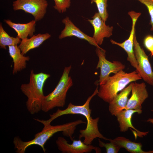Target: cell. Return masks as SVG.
Returning a JSON list of instances; mask_svg holds the SVG:
<instances>
[{
  "label": "cell",
  "mask_w": 153,
  "mask_h": 153,
  "mask_svg": "<svg viewBox=\"0 0 153 153\" xmlns=\"http://www.w3.org/2000/svg\"><path fill=\"white\" fill-rule=\"evenodd\" d=\"M98 92L97 85L93 94L88 97L84 104L80 105H75L70 103L65 109L62 110L58 109L56 112L50 114V118L47 120H43V123L45 124H50L54 120L64 115H82L86 118L87 124L85 129H81L79 131V139L84 138V139L83 142L88 145L91 144L94 140L97 138L108 141L109 139L104 136L99 130L98 124L99 117L94 119L91 116L92 109L89 107L90 102L93 97L97 94Z\"/></svg>",
  "instance_id": "1"
},
{
  "label": "cell",
  "mask_w": 153,
  "mask_h": 153,
  "mask_svg": "<svg viewBox=\"0 0 153 153\" xmlns=\"http://www.w3.org/2000/svg\"><path fill=\"white\" fill-rule=\"evenodd\" d=\"M82 124H86V122L79 119L61 125L52 126L50 124L44 125L42 130L35 134L32 140L28 141H23L19 137H15L14 139L13 143L16 152L18 153H24L28 147L36 145L40 146L45 152L46 150L44 147L45 144L54 134L62 131L64 136L70 137L72 141L73 139L72 136L76 127Z\"/></svg>",
  "instance_id": "2"
},
{
  "label": "cell",
  "mask_w": 153,
  "mask_h": 153,
  "mask_svg": "<svg viewBox=\"0 0 153 153\" xmlns=\"http://www.w3.org/2000/svg\"><path fill=\"white\" fill-rule=\"evenodd\" d=\"M50 75L42 72L34 73L33 70L30 71L29 82L22 84L20 89L27 97L26 107L31 114L37 113L42 110V105L44 95L43 88L45 82Z\"/></svg>",
  "instance_id": "3"
},
{
  "label": "cell",
  "mask_w": 153,
  "mask_h": 153,
  "mask_svg": "<svg viewBox=\"0 0 153 153\" xmlns=\"http://www.w3.org/2000/svg\"><path fill=\"white\" fill-rule=\"evenodd\" d=\"M141 79L136 70L129 73L121 70L110 76L105 84L100 85L97 95L105 102L109 103L128 84Z\"/></svg>",
  "instance_id": "4"
},
{
  "label": "cell",
  "mask_w": 153,
  "mask_h": 153,
  "mask_svg": "<svg viewBox=\"0 0 153 153\" xmlns=\"http://www.w3.org/2000/svg\"><path fill=\"white\" fill-rule=\"evenodd\" d=\"M70 65L65 67L56 87L51 93L45 96L42 103V110L47 112L56 107H63L65 105L67 92L73 85L69 73Z\"/></svg>",
  "instance_id": "5"
},
{
  "label": "cell",
  "mask_w": 153,
  "mask_h": 153,
  "mask_svg": "<svg viewBox=\"0 0 153 153\" xmlns=\"http://www.w3.org/2000/svg\"><path fill=\"white\" fill-rule=\"evenodd\" d=\"M95 52L99 58L96 68H99L100 70L98 81L99 85L106 82L111 73L115 74L125 68V65L119 61H113L111 62L107 60L106 58V51L102 48L96 47Z\"/></svg>",
  "instance_id": "6"
},
{
  "label": "cell",
  "mask_w": 153,
  "mask_h": 153,
  "mask_svg": "<svg viewBox=\"0 0 153 153\" xmlns=\"http://www.w3.org/2000/svg\"><path fill=\"white\" fill-rule=\"evenodd\" d=\"M134 51L138 64V69L136 70L145 82L153 86V70L148 57L138 41L135 34L134 38Z\"/></svg>",
  "instance_id": "7"
},
{
  "label": "cell",
  "mask_w": 153,
  "mask_h": 153,
  "mask_svg": "<svg viewBox=\"0 0 153 153\" xmlns=\"http://www.w3.org/2000/svg\"><path fill=\"white\" fill-rule=\"evenodd\" d=\"M48 5L46 0H16L12 3L14 10H22L29 13L33 16L36 22L43 18Z\"/></svg>",
  "instance_id": "8"
},
{
  "label": "cell",
  "mask_w": 153,
  "mask_h": 153,
  "mask_svg": "<svg viewBox=\"0 0 153 153\" xmlns=\"http://www.w3.org/2000/svg\"><path fill=\"white\" fill-rule=\"evenodd\" d=\"M132 20V26L129 36L128 38L122 43L117 42L112 39L110 41L113 44L117 45L122 48L128 55L127 60L131 65L136 69H138V64L135 58L134 51V38L135 34V26L137 21L141 16V13L131 10L128 13Z\"/></svg>",
  "instance_id": "9"
},
{
  "label": "cell",
  "mask_w": 153,
  "mask_h": 153,
  "mask_svg": "<svg viewBox=\"0 0 153 153\" xmlns=\"http://www.w3.org/2000/svg\"><path fill=\"white\" fill-rule=\"evenodd\" d=\"M72 144L68 143L64 137H59L56 143L59 150L63 153H87L94 150L96 153L101 152L100 148L91 144L88 145L82 142L81 139H73Z\"/></svg>",
  "instance_id": "10"
},
{
  "label": "cell",
  "mask_w": 153,
  "mask_h": 153,
  "mask_svg": "<svg viewBox=\"0 0 153 153\" xmlns=\"http://www.w3.org/2000/svg\"><path fill=\"white\" fill-rule=\"evenodd\" d=\"M92 18V19H88L87 21L94 28L92 37L98 45H101L105 38H109L112 35L113 27L107 25L98 12L95 13Z\"/></svg>",
  "instance_id": "11"
},
{
  "label": "cell",
  "mask_w": 153,
  "mask_h": 153,
  "mask_svg": "<svg viewBox=\"0 0 153 153\" xmlns=\"http://www.w3.org/2000/svg\"><path fill=\"white\" fill-rule=\"evenodd\" d=\"M131 92L126 109L142 110V105L148 96L145 84L133 82Z\"/></svg>",
  "instance_id": "12"
},
{
  "label": "cell",
  "mask_w": 153,
  "mask_h": 153,
  "mask_svg": "<svg viewBox=\"0 0 153 153\" xmlns=\"http://www.w3.org/2000/svg\"><path fill=\"white\" fill-rule=\"evenodd\" d=\"M142 110L127 109L124 110L119 112L116 116L119 124L120 130L122 132H125L128 128H131L135 138L137 136L142 137L147 135L149 132L140 131L133 126L131 119L133 115L135 113L140 114L142 113Z\"/></svg>",
  "instance_id": "13"
},
{
  "label": "cell",
  "mask_w": 153,
  "mask_h": 153,
  "mask_svg": "<svg viewBox=\"0 0 153 153\" xmlns=\"http://www.w3.org/2000/svg\"><path fill=\"white\" fill-rule=\"evenodd\" d=\"M62 22L65 25V27L61 31L59 36L60 39L68 37L74 36L88 41L90 44L101 48L95 41L93 37L84 33L76 26L68 16L63 19Z\"/></svg>",
  "instance_id": "14"
},
{
  "label": "cell",
  "mask_w": 153,
  "mask_h": 153,
  "mask_svg": "<svg viewBox=\"0 0 153 153\" xmlns=\"http://www.w3.org/2000/svg\"><path fill=\"white\" fill-rule=\"evenodd\" d=\"M133 82L126 87L109 103V109L112 115L116 116L121 111L126 109L128 97L131 91Z\"/></svg>",
  "instance_id": "15"
},
{
  "label": "cell",
  "mask_w": 153,
  "mask_h": 153,
  "mask_svg": "<svg viewBox=\"0 0 153 153\" xmlns=\"http://www.w3.org/2000/svg\"><path fill=\"white\" fill-rule=\"evenodd\" d=\"M4 21L16 31L17 37L22 40L32 37L35 31L36 22L34 20L26 24L14 23L9 20L5 19Z\"/></svg>",
  "instance_id": "16"
},
{
  "label": "cell",
  "mask_w": 153,
  "mask_h": 153,
  "mask_svg": "<svg viewBox=\"0 0 153 153\" xmlns=\"http://www.w3.org/2000/svg\"><path fill=\"white\" fill-rule=\"evenodd\" d=\"M51 36V35L48 33L33 35L29 39L22 40L18 47L22 54L24 55L30 50L39 47Z\"/></svg>",
  "instance_id": "17"
},
{
  "label": "cell",
  "mask_w": 153,
  "mask_h": 153,
  "mask_svg": "<svg viewBox=\"0 0 153 153\" xmlns=\"http://www.w3.org/2000/svg\"><path fill=\"white\" fill-rule=\"evenodd\" d=\"M8 47L9 55L14 63L12 73L14 75L26 68V61L29 60L30 58L23 55L17 45L9 46Z\"/></svg>",
  "instance_id": "18"
},
{
  "label": "cell",
  "mask_w": 153,
  "mask_h": 153,
  "mask_svg": "<svg viewBox=\"0 0 153 153\" xmlns=\"http://www.w3.org/2000/svg\"><path fill=\"white\" fill-rule=\"evenodd\" d=\"M109 141L116 144L120 148H124L131 153H153V150L148 151H143L141 143L132 141L123 137H118L112 139H109Z\"/></svg>",
  "instance_id": "19"
},
{
  "label": "cell",
  "mask_w": 153,
  "mask_h": 153,
  "mask_svg": "<svg viewBox=\"0 0 153 153\" xmlns=\"http://www.w3.org/2000/svg\"><path fill=\"white\" fill-rule=\"evenodd\" d=\"M21 42V39L17 37L10 36L4 29L2 23L0 24V46L1 48L6 49L7 46L16 45Z\"/></svg>",
  "instance_id": "20"
},
{
  "label": "cell",
  "mask_w": 153,
  "mask_h": 153,
  "mask_svg": "<svg viewBox=\"0 0 153 153\" xmlns=\"http://www.w3.org/2000/svg\"><path fill=\"white\" fill-rule=\"evenodd\" d=\"M91 3H94L96 5L98 12L102 20L105 22L109 17L107 11V1L108 0H90Z\"/></svg>",
  "instance_id": "21"
},
{
  "label": "cell",
  "mask_w": 153,
  "mask_h": 153,
  "mask_svg": "<svg viewBox=\"0 0 153 153\" xmlns=\"http://www.w3.org/2000/svg\"><path fill=\"white\" fill-rule=\"evenodd\" d=\"M105 143L98 139L99 146L105 148L107 153H117L121 148L119 146L112 142Z\"/></svg>",
  "instance_id": "22"
},
{
  "label": "cell",
  "mask_w": 153,
  "mask_h": 153,
  "mask_svg": "<svg viewBox=\"0 0 153 153\" xmlns=\"http://www.w3.org/2000/svg\"><path fill=\"white\" fill-rule=\"evenodd\" d=\"M55 5L54 8L60 13L65 12L71 5V0H54Z\"/></svg>",
  "instance_id": "23"
},
{
  "label": "cell",
  "mask_w": 153,
  "mask_h": 153,
  "mask_svg": "<svg viewBox=\"0 0 153 153\" xmlns=\"http://www.w3.org/2000/svg\"><path fill=\"white\" fill-rule=\"evenodd\" d=\"M144 5L147 7L150 16L151 30L153 31V0H136Z\"/></svg>",
  "instance_id": "24"
},
{
  "label": "cell",
  "mask_w": 153,
  "mask_h": 153,
  "mask_svg": "<svg viewBox=\"0 0 153 153\" xmlns=\"http://www.w3.org/2000/svg\"><path fill=\"white\" fill-rule=\"evenodd\" d=\"M143 43L145 48L150 52L151 56H153V36L148 35L144 38Z\"/></svg>",
  "instance_id": "25"
},
{
  "label": "cell",
  "mask_w": 153,
  "mask_h": 153,
  "mask_svg": "<svg viewBox=\"0 0 153 153\" xmlns=\"http://www.w3.org/2000/svg\"><path fill=\"white\" fill-rule=\"evenodd\" d=\"M146 121L152 123L153 125V118H149L146 120Z\"/></svg>",
  "instance_id": "26"
}]
</instances>
